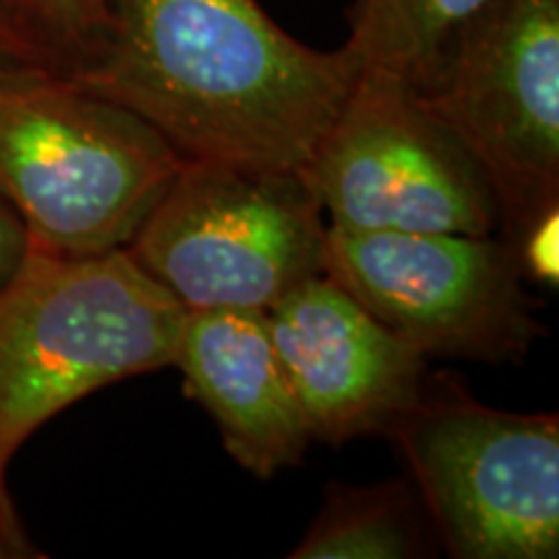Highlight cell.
Segmentation results:
<instances>
[{
  "instance_id": "obj_7",
  "label": "cell",
  "mask_w": 559,
  "mask_h": 559,
  "mask_svg": "<svg viewBox=\"0 0 559 559\" xmlns=\"http://www.w3.org/2000/svg\"><path fill=\"white\" fill-rule=\"evenodd\" d=\"M324 275L425 355L519 362L542 337L508 239L326 223Z\"/></svg>"
},
{
  "instance_id": "obj_2",
  "label": "cell",
  "mask_w": 559,
  "mask_h": 559,
  "mask_svg": "<svg viewBox=\"0 0 559 559\" xmlns=\"http://www.w3.org/2000/svg\"><path fill=\"white\" fill-rule=\"evenodd\" d=\"M185 317L128 249L26 251L0 285V472L70 404L171 366Z\"/></svg>"
},
{
  "instance_id": "obj_13",
  "label": "cell",
  "mask_w": 559,
  "mask_h": 559,
  "mask_svg": "<svg viewBox=\"0 0 559 559\" xmlns=\"http://www.w3.org/2000/svg\"><path fill=\"white\" fill-rule=\"evenodd\" d=\"M5 11L66 75L88 68L107 45V0H5Z\"/></svg>"
},
{
  "instance_id": "obj_6",
  "label": "cell",
  "mask_w": 559,
  "mask_h": 559,
  "mask_svg": "<svg viewBox=\"0 0 559 559\" xmlns=\"http://www.w3.org/2000/svg\"><path fill=\"white\" fill-rule=\"evenodd\" d=\"M419 99L477 160L502 239L557 215L559 0H487Z\"/></svg>"
},
{
  "instance_id": "obj_17",
  "label": "cell",
  "mask_w": 559,
  "mask_h": 559,
  "mask_svg": "<svg viewBox=\"0 0 559 559\" xmlns=\"http://www.w3.org/2000/svg\"><path fill=\"white\" fill-rule=\"evenodd\" d=\"M0 11H5V0H0ZM5 13H9V11H5ZM9 16H11V13H9Z\"/></svg>"
},
{
  "instance_id": "obj_1",
  "label": "cell",
  "mask_w": 559,
  "mask_h": 559,
  "mask_svg": "<svg viewBox=\"0 0 559 559\" xmlns=\"http://www.w3.org/2000/svg\"><path fill=\"white\" fill-rule=\"evenodd\" d=\"M99 58L68 75L135 111L185 158L304 177L360 73L293 39L260 0H107Z\"/></svg>"
},
{
  "instance_id": "obj_11",
  "label": "cell",
  "mask_w": 559,
  "mask_h": 559,
  "mask_svg": "<svg viewBox=\"0 0 559 559\" xmlns=\"http://www.w3.org/2000/svg\"><path fill=\"white\" fill-rule=\"evenodd\" d=\"M487 0H353L345 45L360 68L430 91L464 26Z\"/></svg>"
},
{
  "instance_id": "obj_14",
  "label": "cell",
  "mask_w": 559,
  "mask_h": 559,
  "mask_svg": "<svg viewBox=\"0 0 559 559\" xmlns=\"http://www.w3.org/2000/svg\"><path fill=\"white\" fill-rule=\"evenodd\" d=\"M39 75H66L45 47L0 11V81L39 79Z\"/></svg>"
},
{
  "instance_id": "obj_3",
  "label": "cell",
  "mask_w": 559,
  "mask_h": 559,
  "mask_svg": "<svg viewBox=\"0 0 559 559\" xmlns=\"http://www.w3.org/2000/svg\"><path fill=\"white\" fill-rule=\"evenodd\" d=\"M185 156L135 111L68 75L0 81V198L29 249H128Z\"/></svg>"
},
{
  "instance_id": "obj_10",
  "label": "cell",
  "mask_w": 559,
  "mask_h": 559,
  "mask_svg": "<svg viewBox=\"0 0 559 559\" xmlns=\"http://www.w3.org/2000/svg\"><path fill=\"white\" fill-rule=\"evenodd\" d=\"M174 368L218 425L226 451L257 479L304 464L313 436L264 311H187Z\"/></svg>"
},
{
  "instance_id": "obj_16",
  "label": "cell",
  "mask_w": 559,
  "mask_h": 559,
  "mask_svg": "<svg viewBox=\"0 0 559 559\" xmlns=\"http://www.w3.org/2000/svg\"><path fill=\"white\" fill-rule=\"evenodd\" d=\"M29 251L26 230L16 218V213L9 207V202L0 198V285L13 275L21 260Z\"/></svg>"
},
{
  "instance_id": "obj_12",
  "label": "cell",
  "mask_w": 559,
  "mask_h": 559,
  "mask_svg": "<svg viewBox=\"0 0 559 559\" xmlns=\"http://www.w3.org/2000/svg\"><path fill=\"white\" fill-rule=\"evenodd\" d=\"M423 531L407 481L332 485L293 559H407L423 555Z\"/></svg>"
},
{
  "instance_id": "obj_15",
  "label": "cell",
  "mask_w": 559,
  "mask_h": 559,
  "mask_svg": "<svg viewBox=\"0 0 559 559\" xmlns=\"http://www.w3.org/2000/svg\"><path fill=\"white\" fill-rule=\"evenodd\" d=\"M45 551H39L37 544L29 539L24 523H21L16 506H13L5 474L0 472V559H39Z\"/></svg>"
},
{
  "instance_id": "obj_9",
  "label": "cell",
  "mask_w": 559,
  "mask_h": 559,
  "mask_svg": "<svg viewBox=\"0 0 559 559\" xmlns=\"http://www.w3.org/2000/svg\"><path fill=\"white\" fill-rule=\"evenodd\" d=\"M267 326L313 440L386 436L428 386V355L317 275L267 311Z\"/></svg>"
},
{
  "instance_id": "obj_4",
  "label": "cell",
  "mask_w": 559,
  "mask_h": 559,
  "mask_svg": "<svg viewBox=\"0 0 559 559\" xmlns=\"http://www.w3.org/2000/svg\"><path fill=\"white\" fill-rule=\"evenodd\" d=\"M326 221L300 174L187 158L128 251L187 311H264L324 275Z\"/></svg>"
},
{
  "instance_id": "obj_5",
  "label": "cell",
  "mask_w": 559,
  "mask_h": 559,
  "mask_svg": "<svg viewBox=\"0 0 559 559\" xmlns=\"http://www.w3.org/2000/svg\"><path fill=\"white\" fill-rule=\"evenodd\" d=\"M459 559L559 555V419L487 407L451 379L386 432Z\"/></svg>"
},
{
  "instance_id": "obj_8",
  "label": "cell",
  "mask_w": 559,
  "mask_h": 559,
  "mask_svg": "<svg viewBox=\"0 0 559 559\" xmlns=\"http://www.w3.org/2000/svg\"><path fill=\"white\" fill-rule=\"evenodd\" d=\"M330 223L489 236L500 207L464 145L409 83L360 68L304 171Z\"/></svg>"
}]
</instances>
